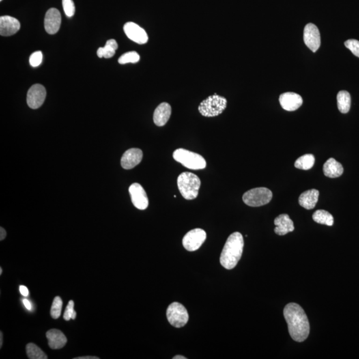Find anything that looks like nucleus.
I'll return each mask as SVG.
<instances>
[{"label":"nucleus","instance_id":"2f4dec72","mask_svg":"<svg viewBox=\"0 0 359 359\" xmlns=\"http://www.w3.org/2000/svg\"><path fill=\"white\" fill-rule=\"evenodd\" d=\"M74 311V302L72 300L69 301V304L65 308L64 315H63V318L65 321H69L72 319V314Z\"/></svg>","mask_w":359,"mask_h":359},{"label":"nucleus","instance_id":"1a4fd4ad","mask_svg":"<svg viewBox=\"0 0 359 359\" xmlns=\"http://www.w3.org/2000/svg\"><path fill=\"white\" fill-rule=\"evenodd\" d=\"M304 39L307 47L314 53L320 48V32L315 24H307L304 29Z\"/></svg>","mask_w":359,"mask_h":359},{"label":"nucleus","instance_id":"72a5a7b5","mask_svg":"<svg viewBox=\"0 0 359 359\" xmlns=\"http://www.w3.org/2000/svg\"><path fill=\"white\" fill-rule=\"evenodd\" d=\"M6 237V231L3 228H0V240L2 241Z\"/></svg>","mask_w":359,"mask_h":359},{"label":"nucleus","instance_id":"39448f33","mask_svg":"<svg viewBox=\"0 0 359 359\" xmlns=\"http://www.w3.org/2000/svg\"><path fill=\"white\" fill-rule=\"evenodd\" d=\"M227 100L222 96L214 94L204 100L198 106V111L204 117H216L223 113L227 107Z\"/></svg>","mask_w":359,"mask_h":359},{"label":"nucleus","instance_id":"bb28decb","mask_svg":"<svg viewBox=\"0 0 359 359\" xmlns=\"http://www.w3.org/2000/svg\"><path fill=\"white\" fill-rule=\"evenodd\" d=\"M140 60V56L136 51L127 52L123 54L119 59L120 64H127V63H136Z\"/></svg>","mask_w":359,"mask_h":359},{"label":"nucleus","instance_id":"7c9ffc66","mask_svg":"<svg viewBox=\"0 0 359 359\" xmlns=\"http://www.w3.org/2000/svg\"><path fill=\"white\" fill-rule=\"evenodd\" d=\"M43 55L40 51L34 52L29 58V63L33 67H38L42 64Z\"/></svg>","mask_w":359,"mask_h":359},{"label":"nucleus","instance_id":"423d86ee","mask_svg":"<svg viewBox=\"0 0 359 359\" xmlns=\"http://www.w3.org/2000/svg\"><path fill=\"white\" fill-rule=\"evenodd\" d=\"M273 194L266 188H256L248 190L243 195V201L251 207H259L272 201Z\"/></svg>","mask_w":359,"mask_h":359},{"label":"nucleus","instance_id":"c85d7f7f","mask_svg":"<svg viewBox=\"0 0 359 359\" xmlns=\"http://www.w3.org/2000/svg\"><path fill=\"white\" fill-rule=\"evenodd\" d=\"M63 10L65 15L69 18H72L76 12V7L73 0H62Z\"/></svg>","mask_w":359,"mask_h":359},{"label":"nucleus","instance_id":"9d476101","mask_svg":"<svg viewBox=\"0 0 359 359\" xmlns=\"http://www.w3.org/2000/svg\"><path fill=\"white\" fill-rule=\"evenodd\" d=\"M132 204L136 208L144 210L149 206V198L141 184L134 183L128 189Z\"/></svg>","mask_w":359,"mask_h":359},{"label":"nucleus","instance_id":"f704fd0d","mask_svg":"<svg viewBox=\"0 0 359 359\" xmlns=\"http://www.w3.org/2000/svg\"><path fill=\"white\" fill-rule=\"evenodd\" d=\"M23 303L24 306H25L26 308L28 310H31V304H30L29 301L27 300V299H24L23 300Z\"/></svg>","mask_w":359,"mask_h":359},{"label":"nucleus","instance_id":"e433bc0d","mask_svg":"<svg viewBox=\"0 0 359 359\" xmlns=\"http://www.w3.org/2000/svg\"><path fill=\"white\" fill-rule=\"evenodd\" d=\"M3 334L2 333H0V348H1L2 347V344H3Z\"/></svg>","mask_w":359,"mask_h":359},{"label":"nucleus","instance_id":"4c0bfd02","mask_svg":"<svg viewBox=\"0 0 359 359\" xmlns=\"http://www.w3.org/2000/svg\"><path fill=\"white\" fill-rule=\"evenodd\" d=\"M174 359H186V357L184 356H181V355H177L175 357H173Z\"/></svg>","mask_w":359,"mask_h":359},{"label":"nucleus","instance_id":"4be33fe9","mask_svg":"<svg viewBox=\"0 0 359 359\" xmlns=\"http://www.w3.org/2000/svg\"><path fill=\"white\" fill-rule=\"evenodd\" d=\"M117 48L118 44L115 39H109L106 42L105 46L104 48L98 49L97 55L99 58L104 57L106 59L113 57Z\"/></svg>","mask_w":359,"mask_h":359},{"label":"nucleus","instance_id":"cd10ccee","mask_svg":"<svg viewBox=\"0 0 359 359\" xmlns=\"http://www.w3.org/2000/svg\"><path fill=\"white\" fill-rule=\"evenodd\" d=\"M63 302L60 297H55L54 298L53 304H52L51 311V317L53 319H57L60 317L61 313V310H62Z\"/></svg>","mask_w":359,"mask_h":359},{"label":"nucleus","instance_id":"a19ab883","mask_svg":"<svg viewBox=\"0 0 359 359\" xmlns=\"http://www.w3.org/2000/svg\"><path fill=\"white\" fill-rule=\"evenodd\" d=\"M0 1H2V0H0Z\"/></svg>","mask_w":359,"mask_h":359},{"label":"nucleus","instance_id":"f3484780","mask_svg":"<svg viewBox=\"0 0 359 359\" xmlns=\"http://www.w3.org/2000/svg\"><path fill=\"white\" fill-rule=\"evenodd\" d=\"M274 224L276 227L274 231L276 234L284 235L294 231L295 228L292 220L289 215L283 214L277 217L274 220Z\"/></svg>","mask_w":359,"mask_h":359},{"label":"nucleus","instance_id":"5701e85b","mask_svg":"<svg viewBox=\"0 0 359 359\" xmlns=\"http://www.w3.org/2000/svg\"><path fill=\"white\" fill-rule=\"evenodd\" d=\"M337 106L338 110L342 113H347L351 108V95L347 91H341L337 95Z\"/></svg>","mask_w":359,"mask_h":359},{"label":"nucleus","instance_id":"0eeeda50","mask_svg":"<svg viewBox=\"0 0 359 359\" xmlns=\"http://www.w3.org/2000/svg\"><path fill=\"white\" fill-rule=\"evenodd\" d=\"M166 316L171 325L177 328L185 326L189 319L186 308L178 302H174L168 306Z\"/></svg>","mask_w":359,"mask_h":359},{"label":"nucleus","instance_id":"6ab92c4d","mask_svg":"<svg viewBox=\"0 0 359 359\" xmlns=\"http://www.w3.org/2000/svg\"><path fill=\"white\" fill-rule=\"evenodd\" d=\"M48 344L52 349H60L66 345L67 339L63 332L58 329H53L49 330L46 333Z\"/></svg>","mask_w":359,"mask_h":359},{"label":"nucleus","instance_id":"4468645a","mask_svg":"<svg viewBox=\"0 0 359 359\" xmlns=\"http://www.w3.org/2000/svg\"><path fill=\"white\" fill-rule=\"evenodd\" d=\"M143 151L139 149H130L123 154L121 164L124 169L130 170L138 165L143 160Z\"/></svg>","mask_w":359,"mask_h":359},{"label":"nucleus","instance_id":"f257e3e1","mask_svg":"<svg viewBox=\"0 0 359 359\" xmlns=\"http://www.w3.org/2000/svg\"><path fill=\"white\" fill-rule=\"evenodd\" d=\"M283 315L291 337L297 342L306 341L309 334L310 325L302 307L295 303H290L284 308Z\"/></svg>","mask_w":359,"mask_h":359},{"label":"nucleus","instance_id":"9b49d317","mask_svg":"<svg viewBox=\"0 0 359 359\" xmlns=\"http://www.w3.org/2000/svg\"><path fill=\"white\" fill-rule=\"evenodd\" d=\"M46 97V88L40 84H35L28 91L27 95L28 106L32 109H37L44 104Z\"/></svg>","mask_w":359,"mask_h":359},{"label":"nucleus","instance_id":"dca6fc26","mask_svg":"<svg viewBox=\"0 0 359 359\" xmlns=\"http://www.w3.org/2000/svg\"><path fill=\"white\" fill-rule=\"evenodd\" d=\"M20 29V23L17 19L9 16L0 18V35L11 36L18 32Z\"/></svg>","mask_w":359,"mask_h":359},{"label":"nucleus","instance_id":"b1692460","mask_svg":"<svg viewBox=\"0 0 359 359\" xmlns=\"http://www.w3.org/2000/svg\"><path fill=\"white\" fill-rule=\"evenodd\" d=\"M314 221L318 224L332 226L334 224V219L332 215L323 209L317 210L313 215Z\"/></svg>","mask_w":359,"mask_h":359},{"label":"nucleus","instance_id":"2eb2a0df","mask_svg":"<svg viewBox=\"0 0 359 359\" xmlns=\"http://www.w3.org/2000/svg\"><path fill=\"white\" fill-rule=\"evenodd\" d=\"M280 103L285 111H294L302 105L303 99L297 93L287 92L280 95Z\"/></svg>","mask_w":359,"mask_h":359},{"label":"nucleus","instance_id":"f8f14e48","mask_svg":"<svg viewBox=\"0 0 359 359\" xmlns=\"http://www.w3.org/2000/svg\"><path fill=\"white\" fill-rule=\"evenodd\" d=\"M123 29L127 36L136 44L142 45L147 43L149 37L147 32L137 24L128 22L125 24Z\"/></svg>","mask_w":359,"mask_h":359},{"label":"nucleus","instance_id":"6e6552de","mask_svg":"<svg viewBox=\"0 0 359 359\" xmlns=\"http://www.w3.org/2000/svg\"><path fill=\"white\" fill-rule=\"evenodd\" d=\"M206 239V233L201 228H196L188 231L182 239L183 246L189 252L198 250Z\"/></svg>","mask_w":359,"mask_h":359},{"label":"nucleus","instance_id":"ddd939ff","mask_svg":"<svg viewBox=\"0 0 359 359\" xmlns=\"http://www.w3.org/2000/svg\"><path fill=\"white\" fill-rule=\"evenodd\" d=\"M61 24V16L59 11L51 8L47 12L45 16L44 26L49 34L53 35L58 32Z\"/></svg>","mask_w":359,"mask_h":359},{"label":"nucleus","instance_id":"393cba45","mask_svg":"<svg viewBox=\"0 0 359 359\" xmlns=\"http://www.w3.org/2000/svg\"><path fill=\"white\" fill-rule=\"evenodd\" d=\"M315 164V157L313 154H305L304 156L299 157L295 162V167L298 169L308 170L311 169Z\"/></svg>","mask_w":359,"mask_h":359},{"label":"nucleus","instance_id":"a878e982","mask_svg":"<svg viewBox=\"0 0 359 359\" xmlns=\"http://www.w3.org/2000/svg\"><path fill=\"white\" fill-rule=\"evenodd\" d=\"M26 352L28 358L30 359H47L48 357L44 351L33 343L27 344L26 346Z\"/></svg>","mask_w":359,"mask_h":359},{"label":"nucleus","instance_id":"7ed1b4c3","mask_svg":"<svg viewBox=\"0 0 359 359\" xmlns=\"http://www.w3.org/2000/svg\"><path fill=\"white\" fill-rule=\"evenodd\" d=\"M177 184L185 199L190 201L197 198L201 186V179L198 176L188 172L183 173L178 177Z\"/></svg>","mask_w":359,"mask_h":359},{"label":"nucleus","instance_id":"412c9836","mask_svg":"<svg viewBox=\"0 0 359 359\" xmlns=\"http://www.w3.org/2000/svg\"><path fill=\"white\" fill-rule=\"evenodd\" d=\"M323 173L326 177L334 179L343 175V167L335 159L331 158L323 165Z\"/></svg>","mask_w":359,"mask_h":359},{"label":"nucleus","instance_id":"f03ea898","mask_svg":"<svg viewBox=\"0 0 359 359\" xmlns=\"http://www.w3.org/2000/svg\"><path fill=\"white\" fill-rule=\"evenodd\" d=\"M244 241L239 232L231 233L226 241L220 256V263L224 268H234L242 257Z\"/></svg>","mask_w":359,"mask_h":359},{"label":"nucleus","instance_id":"ea45409f","mask_svg":"<svg viewBox=\"0 0 359 359\" xmlns=\"http://www.w3.org/2000/svg\"><path fill=\"white\" fill-rule=\"evenodd\" d=\"M1 274H2V269H1V268H0V275H1Z\"/></svg>","mask_w":359,"mask_h":359},{"label":"nucleus","instance_id":"aec40b11","mask_svg":"<svg viewBox=\"0 0 359 359\" xmlns=\"http://www.w3.org/2000/svg\"><path fill=\"white\" fill-rule=\"evenodd\" d=\"M319 196V192L315 189L307 190L299 196V204L307 209H313L317 205Z\"/></svg>","mask_w":359,"mask_h":359},{"label":"nucleus","instance_id":"c756f323","mask_svg":"<svg viewBox=\"0 0 359 359\" xmlns=\"http://www.w3.org/2000/svg\"><path fill=\"white\" fill-rule=\"evenodd\" d=\"M346 48L351 50L353 54L359 57V42L356 39H349L345 42Z\"/></svg>","mask_w":359,"mask_h":359},{"label":"nucleus","instance_id":"a211bd4d","mask_svg":"<svg viewBox=\"0 0 359 359\" xmlns=\"http://www.w3.org/2000/svg\"><path fill=\"white\" fill-rule=\"evenodd\" d=\"M172 108L167 103H162L155 109L153 120L154 124L158 127H163L167 123L171 117Z\"/></svg>","mask_w":359,"mask_h":359},{"label":"nucleus","instance_id":"c9c22d12","mask_svg":"<svg viewBox=\"0 0 359 359\" xmlns=\"http://www.w3.org/2000/svg\"><path fill=\"white\" fill-rule=\"evenodd\" d=\"M74 359H99V357H97L86 356V357H77V358H74Z\"/></svg>","mask_w":359,"mask_h":359},{"label":"nucleus","instance_id":"58836bf2","mask_svg":"<svg viewBox=\"0 0 359 359\" xmlns=\"http://www.w3.org/2000/svg\"><path fill=\"white\" fill-rule=\"evenodd\" d=\"M76 316H77V313H76V311H74V313H73V314H72V319H76Z\"/></svg>","mask_w":359,"mask_h":359},{"label":"nucleus","instance_id":"473e14b6","mask_svg":"<svg viewBox=\"0 0 359 359\" xmlns=\"http://www.w3.org/2000/svg\"><path fill=\"white\" fill-rule=\"evenodd\" d=\"M20 291L21 294L24 297H27L29 295V290L26 286L20 285Z\"/></svg>","mask_w":359,"mask_h":359},{"label":"nucleus","instance_id":"20e7f679","mask_svg":"<svg viewBox=\"0 0 359 359\" xmlns=\"http://www.w3.org/2000/svg\"><path fill=\"white\" fill-rule=\"evenodd\" d=\"M176 161L191 170H202L206 167V161L203 156L188 150L179 149L173 153Z\"/></svg>","mask_w":359,"mask_h":359}]
</instances>
